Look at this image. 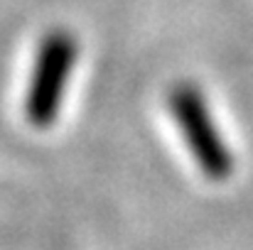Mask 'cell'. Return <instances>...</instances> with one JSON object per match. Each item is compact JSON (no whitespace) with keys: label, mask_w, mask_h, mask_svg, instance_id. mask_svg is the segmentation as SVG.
I'll list each match as a JSON object with an SVG mask.
<instances>
[{"label":"cell","mask_w":253,"mask_h":250,"mask_svg":"<svg viewBox=\"0 0 253 250\" xmlns=\"http://www.w3.org/2000/svg\"><path fill=\"white\" fill-rule=\"evenodd\" d=\"M169 110L199 169L209 179H226L234 169V160L219 128L214 125V118L207 108L202 91L192 83L174 86L169 93Z\"/></svg>","instance_id":"cell-1"},{"label":"cell","mask_w":253,"mask_h":250,"mask_svg":"<svg viewBox=\"0 0 253 250\" xmlns=\"http://www.w3.org/2000/svg\"><path fill=\"white\" fill-rule=\"evenodd\" d=\"M77 59V42L67 32H52L42 39L27 91V118L47 128L62 110L64 91Z\"/></svg>","instance_id":"cell-2"}]
</instances>
